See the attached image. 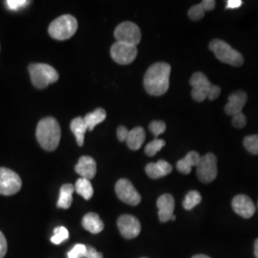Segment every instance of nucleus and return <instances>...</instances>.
Masks as SVG:
<instances>
[{
	"instance_id": "35",
	"label": "nucleus",
	"mask_w": 258,
	"mask_h": 258,
	"mask_svg": "<svg viewBox=\"0 0 258 258\" xmlns=\"http://www.w3.org/2000/svg\"><path fill=\"white\" fill-rule=\"evenodd\" d=\"M7 249H8L7 240L5 238L4 234L0 231V258H3L6 255Z\"/></svg>"
},
{
	"instance_id": "8",
	"label": "nucleus",
	"mask_w": 258,
	"mask_h": 258,
	"mask_svg": "<svg viewBox=\"0 0 258 258\" xmlns=\"http://www.w3.org/2000/svg\"><path fill=\"white\" fill-rule=\"evenodd\" d=\"M22 182L18 173L6 167H0V194L10 196L18 194Z\"/></svg>"
},
{
	"instance_id": "39",
	"label": "nucleus",
	"mask_w": 258,
	"mask_h": 258,
	"mask_svg": "<svg viewBox=\"0 0 258 258\" xmlns=\"http://www.w3.org/2000/svg\"><path fill=\"white\" fill-rule=\"evenodd\" d=\"M200 4L203 6L204 10L208 12V11H212L215 8L216 2L214 0H204Z\"/></svg>"
},
{
	"instance_id": "29",
	"label": "nucleus",
	"mask_w": 258,
	"mask_h": 258,
	"mask_svg": "<svg viewBox=\"0 0 258 258\" xmlns=\"http://www.w3.org/2000/svg\"><path fill=\"white\" fill-rule=\"evenodd\" d=\"M149 130L151 131V133L158 137L159 135L163 134L166 131V123L163 120H153L149 123Z\"/></svg>"
},
{
	"instance_id": "31",
	"label": "nucleus",
	"mask_w": 258,
	"mask_h": 258,
	"mask_svg": "<svg viewBox=\"0 0 258 258\" xmlns=\"http://www.w3.org/2000/svg\"><path fill=\"white\" fill-rule=\"evenodd\" d=\"M86 245L77 244L73 249L68 252V258H84Z\"/></svg>"
},
{
	"instance_id": "14",
	"label": "nucleus",
	"mask_w": 258,
	"mask_h": 258,
	"mask_svg": "<svg viewBox=\"0 0 258 258\" xmlns=\"http://www.w3.org/2000/svg\"><path fill=\"white\" fill-rule=\"evenodd\" d=\"M232 209L243 218H250L255 212V206L249 196L239 194L232 199Z\"/></svg>"
},
{
	"instance_id": "40",
	"label": "nucleus",
	"mask_w": 258,
	"mask_h": 258,
	"mask_svg": "<svg viewBox=\"0 0 258 258\" xmlns=\"http://www.w3.org/2000/svg\"><path fill=\"white\" fill-rule=\"evenodd\" d=\"M254 254H255V257L258 258V239H256L254 243Z\"/></svg>"
},
{
	"instance_id": "27",
	"label": "nucleus",
	"mask_w": 258,
	"mask_h": 258,
	"mask_svg": "<svg viewBox=\"0 0 258 258\" xmlns=\"http://www.w3.org/2000/svg\"><path fill=\"white\" fill-rule=\"evenodd\" d=\"M243 143H244V147L251 154L258 155V134L247 136L244 139Z\"/></svg>"
},
{
	"instance_id": "21",
	"label": "nucleus",
	"mask_w": 258,
	"mask_h": 258,
	"mask_svg": "<svg viewBox=\"0 0 258 258\" xmlns=\"http://www.w3.org/2000/svg\"><path fill=\"white\" fill-rule=\"evenodd\" d=\"M75 187L73 184H65L61 186L60 191H59V198L57 200V208L67 210L71 207L72 202H73V192H74Z\"/></svg>"
},
{
	"instance_id": "9",
	"label": "nucleus",
	"mask_w": 258,
	"mask_h": 258,
	"mask_svg": "<svg viewBox=\"0 0 258 258\" xmlns=\"http://www.w3.org/2000/svg\"><path fill=\"white\" fill-rule=\"evenodd\" d=\"M110 54L114 61L119 64L126 65L135 60L138 50L136 46L117 41L111 47Z\"/></svg>"
},
{
	"instance_id": "23",
	"label": "nucleus",
	"mask_w": 258,
	"mask_h": 258,
	"mask_svg": "<svg viewBox=\"0 0 258 258\" xmlns=\"http://www.w3.org/2000/svg\"><path fill=\"white\" fill-rule=\"evenodd\" d=\"M106 118V112L102 108H97L96 110L93 111L91 113L86 114V116L83 118L84 121L87 125V128L92 131L99 123L102 122Z\"/></svg>"
},
{
	"instance_id": "2",
	"label": "nucleus",
	"mask_w": 258,
	"mask_h": 258,
	"mask_svg": "<svg viewBox=\"0 0 258 258\" xmlns=\"http://www.w3.org/2000/svg\"><path fill=\"white\" fill-rule=\"evenodd\" d=\"M36 136L41 148L47 151H53L59 145L60 126L55 118L47 117L37 123Z\"/></svg>"
},
{
	"instance_id": "17",
	"label": "nucleus",
	"mask_w": 258,
	"mask_h": 258,
	"mask_svg": "<svg viewBox=\"0 0 258 258\" xmlns=\"http://www.w3.org/2000/svg\"><path fill=\"white\" fill-rule=\"evenodd\" d=\"M172 171V166L165 160H159L157 163H149L146 166V172L151 179H159L168 175Z\"/></svg>"
},
{
	"instance_id": "33",
	"label": "nucleus",
	"mask_w": 258,
	"mask_h": 258,
	"mask_svg": "<svg viewBox=\"0 0 258 258\" xmlns=\"http://www.w3.org/2000/svg\"><path fill=\"white\" fill-rule=\"evenodd\" d=\"M232 124L236 128H243L247 124V118L246 116L241 112L239 114H236L232 117Z\"/></svg>"
},
{
	"instance_id": "22",
	"label": "nucleus",
	"mask_w": 258,
	"mask_h": 258,
	"mask_svg": "<svg viewBox=\"0 0 258 258\" xmlns=\"http://www.w3.org/2000/svg\"><path fill=\"white\" fill-rule=\"evenodd\" d=\"M71 130L73 132V134L76 137L77 143L80 147H83L84 144V136H85V132L88 130L87 125L84 121V119L83 117H77L75 118L74 120L71 121L70 124Z\"/></svg>"
},
{
	"instance_id": "26",
	"label": "nucleus",
	"mask_w": 258,
	"mask_h": 258,
	"mask_svg": "<svg viewBox=\"0 0 258 258\" xmlns=\"http://www.w3.org/2000/svg\"><path fill=\"white\" fill-rule=\"evenodd\" d=\"M166 146V142L164 140L161 139H155L153 141H151L149 144L147 145V147L145 148V152L146 154L149 157L154 156L157 153Z\"/></svg>"
},
{
	"instance_id": "10",
	"label": "nucleus",
	"mask_w": 258,
	"mask_h": 258,
	"mask_svg": "<svg viewBox=\"0 0 258 258\" xmlns=\"http://www.w3.org/2000/svg\"><path fill=\"white\" fill-rule=\"evenodd\" d=\"M189 84L192 86L191 96L194 101L198 102H204L208 98L210 89L212 86L207 76L201 72H196L192 75Z\"/></svg>"
},
{
	"instance_id": "25",
	"label": "nucleus",
	"mask_w": 258,
	"mask_h": 258,
	"mask_svg": "<svg viewBox=\"0 0 258 258\" xmlns=\"http://www.w3.org/2000/svg\"><path fill=\"white\" fill-rule=\"evenodd\" d=\"M201 201H202V196L200 192L197 190H191L185 195L184 202H183V207L185 211H190L197 205L201 203Z\"/></svg>"
},
{
	"instance_id": "11",
	"label": "nucleus",
	"mask_w": 258,
	"mask_h": 258,
	"mask_svg": "<svg viewBox=\"0 0 258 258\" xmlns=\"http://www.w3.org/2000/svg\"><path fill=\"white\" fill-rule=\"evenodd\" d=\"M115 190L119 199L123 203L137 206L141 202V195L127 179H120L116 184Z\"/></svg>"
},
{
	"instance_id": "7",
	"label": "nucleus",
	"mask_w": 258,
	"mask_h": 258,
	"mask_svg": "<svg viewBox=\"0 0 258 258\" xmlns=\"http://www.w3.org/2000/svg\"><path fill=\"white\" fill-rule=\"evenodd\" d=\"M196 167L198 179L204 184H209L217 176V158L213 153H208L201 157L200 163Z\"/></svg>"
},
{
	"instance_id": "37",
	"label": "nucleus",
	"mask_w": 258,
	"mask_h": 258,
	"mask_svg": "<svg viewBox=\"0 0 258 258\" xmlns=\"http://www.w3.org/2000/svg\"><path fill=\"white\" fill-rule=\"evenodd\" d=\"M128 129L123 125H120L117 129V137L120 142H125L128 136Z\"/></svg>"
},
{
	"instance_id": "18",
	"label": "nucleus",
	"mask_w": 258,
	"mask_h": 258,
	"mask_svg": "<svg viewBox=\"0 0 258 258\" xmlns=\"http://www.w3.org/2000/svg\"><path fill=\"white\" fill-rule=\"evenodd\" d=\"M201 156L196 151L188 152L184 159H181L177 162L176 167L179 172L183 174H189L191 172V168L194 166H197L200 163Z\"/></svg>"
},
{
	"instance_id": "3",
	"label": "nucleus",
	"mask_w": 258,
	"mask_h": 258,
	"mask_svg": "<svg viewBox=\"0 0 258 258\" xmlns=\"http://www.w3.org/2000/svg\"><path fill=\"white\" fill-rule=\"evenodd\" d=\"M210 49L223 63L231 66H241L244 63L242 54L224 40L213 39L210 42Z\"/></svg>"
},
{
	"instance_id": "1",
	"label": "nucleus",
	"mask_w": 258,
	"mask_h": 258,
	"mask_svg": "<svg viewBox=\"0 0 258 258\" xmlns=\"http://www.w3.org/2000/svg\"><path fill=\"white\" fill-rule=\"evenodd\" d=\"M171 67L166 62H157L151 65L144 78V85L147 92L152 96H162L169 88V77Z\"/></svg>"
},
{
	"instance_id": "34",
	"label": "nucleus",
	"mask_w": 258,
	"mask_h": 258,
	"mask_svg": "<svg viewBox=\"0 0 258 258\" xmlns=\"http://www.w3.org/2000/svg\"><path fill=\"white\" fill-rule=\"evenodd\" d=\"M84 258H103V255L101 252L97 251L92 246L86 245V250H85V255Z\"/></svg>"
},
{
	"instance_id": "41",
	"label": "nucleus",
	"mask_w": 258,
	"mask_h": 258,
	"mask_svg": "<svg viewBox=\"0 0 258 258\" xmlns=\"http://www.w3.org/2000/svg\"><path fill=\"white\" fill-rule=\"evenodd\" d=\"M192 258H211L209 257L208 255H205V254H197V255H194Z\"/></svg>"
},
{
	"instance_id": "24",
	"label": "nucleus",
	"mask_w": 258,
	"mask_h": 258,
	"mask_svg": "<svg viewBox=\"0 0 258 258\" xmlns=\"http://www.w3.org/2000/svg\"><path fill=\"white\" fill-rule=\"evenodd\" d=\"M75 190L78 192V194L83 196L85 200H90L94 194L91 182L84 178H80L77 180L75 184Z\"/></svg>"
},
{
	"instance_id": "4",
	"label": "nucleus",
	"mask_w": 258,
	"mask_h": 258,
	"mask_svg": "<svg viewBox=\"0 0 258 258\" xmlns=\"http://www.w3.org/2000/svg\"><path fill=\"white\" fill-rule=\"evenodd\" d=\"M29 73L32 83L39 89L46 88L48 85L58 80V73L54 67L45 63H32L29 65Z\"/></svg>"
},
{
	"instance_id": "38",
	"label": "nucleus",
	"mask_w": 258,
	"mask_h": 258,
	"mask_svg": "<svg viewBox=\"0 0 258 258\" xmlns=\"http://www.w3.org/2000/svg\"><path fill=\"white\" fill-rule=\"evenodd\" d=\"M242 4H243L242 0H229L227 2L226 8L231 10L237 9L242 6Z\"/></svg>"
},
{
	"instance_id": "13",
	"label": "nucleus",
	"mask_w": 258,
	"mask_h": 258,
	"mask_svg": "<svg viewBox=\"0 0 258 258\" xmlns=\"http://www.w3.org/2000/svg\"><path fill=\"white\" fill-rule=\"evenodd\" d=\"M157 207L159 209V219L160 221L165 222L172 220L174 221L176 216L173 214L175 208V201L172 195L170 194H163L157 200Z\"/></svg>"
},
{
	"instance_id": "15",
	"label": "nucleus",
	"mask_w": 258,
	"mask_h": 258,
	"mask_svg": "<svg viewBox=\"0 0 258 258\" xmlns=\"http://www.w3.org/2000/svg\"><path fill=\"white\" fill-rule=\"evenodd\" d=\"M248 100V96L244 91H236L232 93L230 98L229 102L225 106V112L229 116H234L236 114H239L243 110V107L245 106Z\"/></svg>"
},
{
	"instance_id": "36",
	"label": "nucleus",
	"mask_w": 258,
	"mask_h": 258,
	"mask_svg": "<svg viewBox=\"0 0 258 258\" xmlns=\"http://www.w3.org/2000/svg\"><path fill=\"white\" fill-rule=\"evenodd\" d=\"M220 93H221V88L217 85L212 84V88L210 89V92L208 95V99H210L211 101H214L220 96Z\"/></svg>"
},
{
	"instance_id": "30",
	"label": "nucleus",
	"mask_w": 258,
	"mask_h": 258,
	"mask_svg": "<svg viewBox=\"0 0 258 258\" xmlns=\"http://www.w3.org/2000/svg\"><path fill=\"white\" fill-rule=\"evenodd\" d=\"M206 11L204 10L203 6L201 4H197L192 6L188 11V17L192 20H200L205 17Z\"/></svg>"
},
{
	"instance_id": "20",
	"label": "nucleus",
	"mask_w": 258,
	"mask_h": 258,
	"mask_svg": "<svg viewBox=\"0 0 258 258\" xmlns=\"http://www.w3.org/2000/svg\"><path fill=\"white\" fill-rule=\"evenodd\" d=\"M145 140H146L145 129L141 126H137L129 131L128 136H127L125 142L130 149L139 150L140 148H142Z\"/></svg>"
},
{
	"instance_id": "16",
	"label": "nucleus",
	"mask_w": 258,
	"mask_h": 258,
	"mask_svg": "<svg viewBox=\"0 0 258 258\" xmlns=\"http://www.w3.org/2000/svg\"><path fill=\"white\" fill-rule=\"evenodd\" d=\"M75 171L87 180L93 179L97 172V164L96 161L90 156H83L80 158L78 164L75 166Z\"/></svg>"
},
{
	"instance_id": "32",
	"label": "nucleus",
	"mask_w": 258,
	"mask_h": 258,
	"mask_svg": "<svg viewBox=\"0 0 258 258\" xmlns=\"http://www.w3.org/2000/svg\"><path fill=\"white\" fill-rule=\"evenodd\" d=\"M30 3H31L30 1H26V0H7V1H5L6 6L12 11H19L21 8L26 7Z\"/></svg>"
},
{
	"instance_id": "42",
	"label": "nucleus",
	"mask_w": 258,
	"mask_h": 258,
	"mask_svg": "<svg viewBox=\"0 0 258 258\" xmlns=\"http://www.w3.org/2000/svg\"><path fill=\"white\" fill-rule=\"evenodd\" d=\"M142 258H147V257H142Z\"/></svg>"
},
{
	"instance_id": "28",
	"label": "nucleus",
	"mask_w": 258,
	"mask_h": 258,
	"mask_svg": "<svg viewBox=\"0 0 258 258\" xmlns=\"http://www.w3.org/2000/svg\"><path fill=\"white\" fill-rule=\"evenodd\" d=\"M68 237H69V232L65 227L61 226V227L55 228L54 230V235L52 236L51 241H52V243L58 245V244L62 243L64 240L68 239Z\"/></svg>"
},
{
	"instance_id": "12",
	"label": "nucleus",
	"mask_w": 258,
	"mask_h": 258,
	"mask_svg": "<svg viewBox=\"0 0 258 258\" xmlns=\"http://www.w3.org/2000/svg\"><path fill=\"white\" fill-rule=\"evenodd\" d=\"M117 225L121 235L126 239H133L141 232V223L136 217L129 214L120 216Z\"/></svg>"
},
{
	"instance_id": "5",
	"label": "nucleus",
	"mask_w": 258,
	"mask_h": 258,
	"mask_svg": "<svg viewBox=\"0 0 258 258\" xmlns=\"http://www.w3.org/2000/svg\"><path fill=\"white\" fill-rule=\"evenodd\" d=\"M78 30V21L73 16L64 15L55 19L49 26V35L56 40H66L73 37Z\"/></svg>"
},
{
	"instance_id": "19",
	"label": "nucleus",
	"mask_w": 258,
	"mask_h": 258,
	"mask_svg": "<svg viewBox=\"0 0 258 258\" xmlns=\"http://www.w3.org/2000/svg\"><path fill=\"white\" fill-rule=\"evenodd\" d=\"M83 227L86 231L91 232L93 234L100 233L104 229V224L100 218V216L95 212H89L83 216Z\"/></svg>"
},
{
	"instance_id": "6",
	"label": "nucleus",
	"mask_w": 258,
	"mask_h": 258,
	"mask_svg": "<svg viewBox=\"0 0 258 258\" xmlns=\"http://www.w3.org/2000/svg\"><path fill=\"white\" fill-rule=\"evenodd\" d=\"M114 36L118 42H122L136 47L142 39V33L140 28L137 24L131 21H125L119 24L115 29Z\"/></svg>"
}]
</instances>
